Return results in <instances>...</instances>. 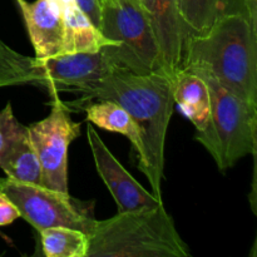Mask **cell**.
<instances>
[{
	"label": "cell",
	"mask_w": 257,
	"mask_h": 257,
	"mask_svg": "<svg viewBox=\"0 0 257 257\" xmlns=\"http://www.w3.org/2000/svg\"><path fill=\"white\" fill-rule=\"evenodd\" d=\"M79 92L82 98L70 104L90 99L113 100L132 117L142 140L138 168L148 178L153 196L162 200L166 135L175 107L172 78L165 73L138 74L124 67L112 65L102 78Z\"/></svg>",
	"instance_id": "1"
},
{
	"label": "cell",
	"mask_w": 257,
	"mask_h": 257,
	"mask_svg": "<svg viewBox=\"0 0 257 257\" xmlns=\"http://www.w3.org/2000/svg\"><path fill=\"white\" fill-rule=\"evenodd\" d=\"M181 69L210 73L257 108V32L245 15H223L206 33L186 38Z\"/></svg>",
	"instance_id": "2"
},
{
	"label": "cell",
	"mask_w": 257,
	"mask_h": 257,
	"mask_svg": "<svg viewBox=\"0 0 257 257\" xmlns=\"http://www.w3.org/2000/svg\"><path fill=\"white\" fill-rule=\"evenodd\" d=\"M188 256V245L180 236L163 203L97 220L89 235L87 252V257Z\"/></svg>",
	"instance_id": "3"
},
{
	"label": "cell",
	"mask_w": 257,
	"mask_h": 257,
	"mask_svg": "<svg viewBox=\"0 0 257 257\" xmlns=\"http://www.w3.org/2000/svg\"><path fill=\"white\" fill-rule=\"evenodd\" d=\"M200 75L208 87L211 115L195 140L208 151L220 171L232 167L246 155L256 152L257 108L238 98L205 70H187Z\"/></svg>",
	"instance_id": "4"
},
{
	"label": "cell",
	"mask_w": 257,
	"mask_h": 257,
	"mask_svg": "<svg viewBox=\"0 0 257 257\" xmlns=\"http://www.w3.org/2000/svg\"><path fill=\"white\" fill-rule=\"evenodd\" d=\"M110 67L103 50L54 58L27 57L0 40V88L32 84L52 94L60 90L79 92L102 78Z\"/></svg>",
	"instance_id": "5"
},
{
	"label": "cell",
	"mask_w": 257,
	"mask_h": 257,
	"mask_svg": "<svg viewBox=\"0 0 257 257\" xmlns=\"http://www.w3.org/2000/svg\"><path fill=\"white\" fill-rule=\"evenodd\" d=\"M100 9L99 30L117 43L114 49H103L110 64L138 74L165 73L150 13L142 0H100Z\"/></svg>",
	"instance_id": "6"
},
{
	"label": "cell",
	"mask_w": 257,
	"mask_h": 257,
	"mask_svg": "<svg viewBox=\"0 0 257 257\" xmlns=\"http://www.w3.org/2000/svg\"><path fill=\"white\" fill-rule=\"evenodd\" d=\"M0 191L14 203L20 217L38 232L48 227H69L89 236L94 228L97 220L93 215V202L75 200L69 193L8 177L4 178Z\"/></svg>",
	"instance_id": "7"
},
{
	"label": "cell",
	"mask_w": 257,
	"mask_h": 257,
	"mask_svg": "<svg viewBox=\"0 0 257 257\" xmlns=\"http://www.w3.org/2000/svg\"><path fill=\"white\" fill-rule=\"evenodd\" d=\"M28 132L42 168L43 187L69 193L68 150L80 136V123L74 122L67 104L55 98L49 114L30 124Z\"/></svg>",
	"instance_id": "8"
},
{
	"label": "cell",
	"mask_w": 257,
	"mask_h": 257,
	"mask_svg": "<svg viewBox=\"0 0 257 257\" xmlns=\"http://www.w3.org/2000/svg\"><path fill=\"white\" fill-rule=\"evenodd\" d=\"M87 137L95 168L109 192L112 193L118 212L153 208L162 205V200L142 187L137 180L112 155L92 124L87 125Z\"/></svg>",
	"instance_id": "9"
},
{
	"label": "cell",
	"mask_w": 257,
	"mask_h": 257,
	"mask_svg": "<svg viewBox=\"0 0 257 257\" xmlns=\"http://www.w3.org/2000/svg\"><path fill=\"white\" fill-rule=\"evenodd\" d=\"M0 113L4 127L0 168L10 180L42 186V168L30 141L28 127L17 119L10 103Z\"/></svg>",
	"instance_id": "10"
},
{
	"label": "cell",
	"mask_w": 257,
	"mask_h": 257,
	"mask_svg": "<svg viewBox=\"0 0 257 257\" xmlns=\"http://www.w3.org/2000/svg\"><path fill=\"white\" fill-rule=\"evenodd\" d=\"M146 7L160 49L162 68L173 79L182 64L183 48L187 38L178 10V0H147Z\"/></svg>",
	"instance_id": "11"
},
{
	"label": "cell",
	"mask_w": 257,
	"mask_h": 257,
	"mask_svg": "<svg viewBox=\"0 0 257 257\" xmlns=\"http://www.w3.org/2000/svg\"><path fill=\"white\" fill-rule=\"evenodd\" d=\"M18 2L24 17L30 42L34 48L35 57L54 58L60 55L64 34L60 5L55 0Z\"/></svg>",
	"instance_id": "12"
},
{
	"label": "cell",
	"mask_w": 257,
	"mask_h": 257,
	"mask_svg": "<svg viewBox=\"0 0 257 257\" xmlns=\"http://www.w3.org/2000/svg\"><path fill=\"white\" fill-rule=\"evenodd\" d=\"M59 4V3H58ZM64 23L63 47L60 55L75 53H98L103 49H114L117 43L108 39L79 9L75 0L60 3Z\"/></svg>",
	"instance_id": "13"
},
{
	"label": "cell",
	"mask_w": 257,
	"mask_h": 257,
	"mask_svg": "<svg viewBox=\"0 0 257 257\" xmlns=\"http://www.w3.org/2000/svg\"><path fill=\"white\" fill-rule=\"evenodd\" d=\"M173 99L196 131L205 130L210 120L211 99L207 84L200 75L180 68L173 78Z\"/></svg>",
	"instance_id": "14"
},
{
	"label": "cell",
	"mask_w": 257,
	"mask_h": 257,
	"mask_svg": "<svg viewBox=\"0 0 257 257\" xmlns=\"http://www.w3.org/2000/svg\"><path fill=\"white\" fill-rule=\"evenodd\" d=\"M178 10L187 37L203 34L223 15L242 14L248 19L245 0H178Z\"/></svg>",
	"instance_id": "15"
},
{
	"label": "cell",
	"mask_w": 257,
	"mask_h": 257,
	"mask_svg": "<svg viewBox=\"0 0 257 257\" xmlns=\"http://www.w3.org/2000/svg\"><path fill=\"white\" fill-rule=\"evenodd\" d=\"M80 108L87 114V120L98 128L125 136L137 152V156L140 155L142 151L140 130L124 108L108 99L97 100L95 103L85 102Z\"/></svg>",
	"instance_id": "16"
},
{
	"label": "cell",
	"mask_w": 257,
	"mask_h": 257,
	"mask_svg": "<svg viewBox=\"0 0 257 257\" xmlns=\"http://www.w3.org/2000/svg\"><path fill=\"white\" fill-rule=\"evenodd\" d=\"M43 253L47 257H87L89 236L69 227H48L39 231Z\"/></svg>",
	"instance_id": "17"
},
{
	"label": "cell",
	"mask_w": 257,
	"mask_h": 257,
	"mask_svg": "<svg viewBox=\"0 0 257 257\" xmlns=\"http://www.w3.org/2000/svg\"><path fill=\"white\" fill-rule=\"evenodd\" d=\"M20 218V213L10 198L0 191V227L8 226Z\"/></svg>",
	"instance_id": "18"
},
{
	"label": "cell",
	"mask_w": 257,
	"mask_h": 257,
	"mask_svg": "<svg viewBox=\"0 0 257 257\" xmlns=\"http://www.w3.org/2000/svg\"><path fill=\"white\" fill-rule=\"evenodd\" d=\"M79 9L89 18L90 22L99 29L100 19H102V9L100 0H75Z\"/></svg>",
	"instance_id": "19"
},
{
	"label": "cell",
	"mask_w": 257,
	"mask_h": 257,
	"mask_svg": "<svg viewBox=\"0 0 257 257\" xmlns=\"http://www.w3.org/2000/svg\"><path fill=\"white\" fill-rule=\"evenodd\" d=\"M246 9H247L248 20H250L252 29L257 32V0H245Z\"/></svg>",
	"instance_id": "20"
},
{
	"label": "cell",
	"mask_w": 257,
	"mask_h": 257,
	"mask_svg": "<svg viewBox=\"0 0 257 257\" xmlns=\"http://www.w3.org/2000/svg\"><path fill=\"white\" fill-rule=\"evenodd\" d=\"M3 142H4V127H3V117L0 113V150L3 147Z\"/></svg>",
	"instance_id": "21"
},
{
	"label": "cell",
	"mask_w": 257,
	"mask_h": 257,
	"mask_svg": "<svg viewBox=\"0 0 257 257\" xmlns=\"http://www.w3.org/2000/svg\"><path fill=\"white\" fill-rule=\"evenodd\" d=\"M3 182H4V178H2V177H0V186L3 185Z\"/></svg>",
	"instance_id": "22"
},
{
	"label": "cell",
	"mask_w": 257,
	"mask_h": 257,
	"mask_svg": "<svg viewBox=\"0 0 257 257\" xmlns=\"http://www.w3.org/2000/svg\"><path fill=\"white\" fill-rule=\"evenodd\" d=\"M142 2H143V3H145V4H146V3H147V0H142Z\"/></svg>",
	"instance_id": "23"
},
{
	"label": "cell",
	"mask_w": 257,
	"mask_h": 257,
	"mask_svg": "<svg viewBox=\"0 0 257 257\" xmlns=\"http://www.w3.org/2000/svg\"><path fill=\"white\" fill-rule=\"evenodd\" d=\"M245 4H246V3H245Z\"/></svg>",
	"instance_id": "24"
}]
</instances>
